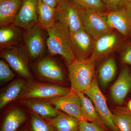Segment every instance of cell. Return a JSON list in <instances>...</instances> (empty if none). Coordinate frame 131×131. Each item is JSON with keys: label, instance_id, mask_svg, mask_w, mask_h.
Here are the masks:
<instances>
[{"label": "cell", "instance_id": "cell-1", "mask_svg": "<svg viewBox=\"0 0 131 131\" xmlns=\"http://www.w3.org/2000/svg\"><path fill=\"white\" fill-rule=\"evenodd\" d=\"M46 30L48 34L46 47L50 55L61 56L68 65L76 61L71 45L70 31L67 26L57 21Z\"/></svg>", "mask_w": 131, "mask_h": 131}, {"label": "cell", "instance_id": "cell-2", "mask_svg": "<svg viewBox=\"0 0 131 131\" xmlns=\"http://www.w3.org/2000/svg\"><path fill=\"white\" fill-rule=\"evenodd\" d=\"M95 60L90 57L68 65L71 92L84 93L91 86L95 75Z\"/></svg>", "mask_w": 131, "mask_h": 131}, {"label": "cell", "instance_id": "cell-3", "mask_svg": "<svg viewBox=\"0 0 131 131\" xmlns=\"http://www.w3.org/2000/svg\"><path fill=\"white\" fill-rule=\"evenodd\" d=\"M70 88L57 84H50L28 81L20 95V100H51L63 96L70 92Z\"/></svg>", "mask_w": 131, "mask_h": 131}, {"label": "cell", "instance_id": "cell-4", "mask_svg": "<svg viewBox=\"0 0 131 131\" xmlns=\"http://www.w3.org/2000/svg\"><path fill=\"white\" fill-rule=\"evenodd\" d=\"M78 7L83 29L94 40L112 32L108 26L106 13L97 9Z\"/></svg>", "mask_w": 131, "mask_h": 131}, {"label": "cell", "instance_id": "cell-5", "mask_svg": "<svg viewBox=\"0 0 131 131\" xmlns=\"http://www.w3.org/2000/svg\"><path fill=\"white\" fill-rule=\"evenodd\" d=\"M0 56L21 77L26 79L31 78L29 67L30 58L24 45L21 44L1 49Z\"/></svg>", "mask_w": 131, "mask_h": 131}, {"label": "cell", "instance_id": "cell-6", "mask_svg": "<svg viewBox=\"0 0 131 131\" xmlns=\"http://www.w3.org/2000/svg\"><path fill=\"white\" fill-rule=\"evenodd\" d=\"M83 93L92 101L105 125L112 131H118L114 122L113 113L108 107L105 97L100 89L96 75L94 76L91 86Z\"/></svg>", "mask_w": 131, "mask_h": 131}, {"label": "cell", "instance_id": "cell-7", "mask_svg": "<svg viewBox=\"0 0 131 131\" xmlns=\"http://www.w3.org/2000/svg\"><path fill=\"white\" fill-rule=\"evenodd\" d=\"M56 8L57 21L67 26L71 32L83 29L78 7L70 0H60Z\"/></svg>", "mask_w": 131, "mask_h": 131}, {"label": "cell", "instance_id": "cell-8", "mask_svg": "<svg viewBox=\"0 0 131 131\" xmlns=\"http://www.w3.org/2000/svg\"><path fill=\"white\" fill-rule=\"evenodd\" d=\"M42 28L38 23L32 28L24 31L23 42L30 59L36 60L41 57L46 51Z\"/></svg>", "mask_w": 131, "mask_h": 131}, {"label": "cell", "instance_id": "cell-9", "mask_svg": "<svg viewBox=\"0 0 131 131\" xmlns=\"http://www.w3.org/2000/svg\"><path fill=\"white\" fill-rule=\"evenodd\" d=\"M35 69L37 74L42 80L57 84L64 82L62 69L51 57H45L41 59L35 66Z\"/></svg>", "mask_w": 131, "mask_h": 131}, {"label": "cell", "instance_id": "cell-10", "mask_svg": "<svg viewBox=\"0 0 131 131\" xmlns=\"http://www.w3.org/2000/svg\"><path fill=\"white\" fill-rule=\"evenodd\" d=\"M71 45L76 60L89 58L93 51L95 40L84 29L70 32Z\"/></svg>", "mask_w": 131, "mask_h": 131}, {"label": "cell", "instance_id": "cell-11", "mask_svg": "<svg viewBox=\"0 0 131 131\" xmlns=\"http://www.w3.org/2000/svg\"><path fill=\"white\" fill-rule=\"evenodd\" d=\"M39 0H22V3L13 24L28 30L38 23V4Z\"/></svg>", "mask_w": 131, "mask_h": 131}, {"label": "cell", "instance_id": "cell-12", "mask_svg": "<svg viewBox=\"0 0 131 131\" xmlns=\"http://www.w3.org/2000/svg\"><path fill=\"white\" fill-rule=\"evenodd\" d=\"M46 101L59 111L76 117L81 121H84L82 115L81 100L76 93L70 91L63 96Z\"/></svg>", "mask_w": 131, "mask_h": 131}, {"label": "cell", "instance_id": "cell-13", "mask_svg": "<svg viewBox=\"0 0 131 131\" xmlns=\"http://www.w3.org/2000/svg\"><path fill=\"white\" fill-rule=\"evenodd\" d=\"M108 26L117 30L124 36H128L131 30V13L126 8L106 13Z\"/></svg>", "mask_w": 131, "mask_h": 131}, {"label": "cell", "instance_id": "cell-14", "mask_svg": "<svg viewBox=\"0 0 131 131\" xmlns=\"http://www.w3.org/2000/svg\"><path fill=\"white\" fill-rule=\"evenodd\" d=\"M131 89V72L129 68L125 67L111 87L110 93L113 100L118 105H122Z\"/></svg>", "mask_w": 131, "mask_h": 131}, {"label": "cell", "instance_id": "cell-15", "mask_svg": "<svg viewBox=\"0 0 131 131\" xmlns=\"http://www.w3.org/2000/svg\"><path fill=\"white\" fill-rule=\"evenodd\" d=\"M118 43V36L113 32L101 36L95 40L93 51L90 57L97 61L112 51Z\"/></svg>", "mask_w": 131, "mask_h": 131}, {"label": "cell", "instance_id": "cell-16", "mask_svg": "<svg viewBox=\"0 0 131 131\" xmlns=\"http://www.w3.org/2000/svg\"><path fill=\"white\" fill-rule=\"evenodd\" d=\"M19 102L45 119L57 117L61 112L44 100L27 99L20 100Z\"/></svg>", "mask_w": 131, "mask_h": 131}, {"label": "cell", "instance_id": "cell-17", "mask_svg": "<svg viewBox=\"0 0 131 131\" xmlns=\"http://www.w3.org/2000/svg\"><path fill=\"white\" fill-rule=\"evenodd\" d=\"M24 32L18 27L12 24L0 28L1 50L21 45Z\"/></svg>", "mask_w": 131, "mask_h": 131}, {"label": "cell", "instance_id": "cell-18", "mask_svg": "<svg viewBox=\"0 0 131 131\" xmlns=\"http://www.w3.org/2000/svg\"><path fill=\"white\" fill-rule=\"evenodd\" d=\"M22 0H2L0 1V26L13 24Z\"/></svg>", "mask_w": 131, "mask_h": 131}, {"label": "cell", "instance_id": "cell-19", "mask_svg": "<svg viewBox=\"0 0 131 131\" xmlns=\"http://www.w3.org/2000/svg\"><path fill=\"white\" fill-rule=\"evenodd\" d=\"M45 120L56 131H79V124L81 122L77 118L62 112L57 117Z\"/></svg>", "mask_w": 131, "mask_h": 131}, {"label": "cell", "instance_id": "cell-20", "mask_svg": "<svg viewBox=\"0 0 131 131\" xmlns=\"http://www.w3.org/2000/svg\"><path fill=\"white\" fill-rule=\"evenodd\" d=\"M26 83L22 80H17L4 88L0 94V109H3L10 102L20 96Z\"/></svg>", "mask_w": 131, "mask_h": 131}, {"label": "cell", "instance_id": "cell-21", "mask_svg": "<svg viewBox=\"0 0 131 131\" xmlns=\"http://www.w3.org/2000/svg\"><path fill=\"white\" fill-rule=\"evenodd\" d=\"M38 23L42 29L47 30L53 27L57 22L56 8L47 5L42 0L38 4Z\"/></svg>", "mask_w": 131, "mask_h": 131}, {"label": "cell", "instance_id": "cell-22", "mask_svg": "<svg viewBox=\"0 0 131 131\" xmlns=\"http://www.w3.org/2000/svg\"><path fill=\"white\" fill-rule=\"evenodd\" d=\"M81 100V112L84 121L97 123L102 127L104 128L105 125L101 119L93 103L89 98L85 96L83 93H77Z\"/></svg>", "mask_w": 131, "mask_h": 131}, {"label": "cell", "instance_id": "cell-23", "mask_svg": "<svg viewBox=\"0 0 131 131\" xmlns=\"http://www.w3.org/2000/svg\"><path fill=\"white\" fill-rule=\"evenodd\" d=\"M26 119L25 114L21 109L14 108L6 115L1 131H16Z\"/></svg>", "mask_w": 131, "mask_h": 131}, {"label": "cell", "instance_id": "cell-24", "mask_svg": "<svg viewBox=\"0 0 131 131\" xmlns=\"http://www.w3.org/2000/svg\"><path fill=\"white\" fill-rule=\"evenodd\" d=\"M117 66L114 58H111L105 61L99 69L98 78L101 86H106L114 78L117 73Z\"/></svg>", "mask_w": 131, "mask_h": 131}, {"label": "cell", "instance_id": "cell-25", "mask_svg": "<svg viewBox=\"0 0 131 131\" xmlns=\"http://www.w3.org/2000/svg\"><path fill=\"white\" fill-rule=\"evenodd\" d=\"M115 125L118 131H131V112L123 107L117 108L113 114Z\"/></svg>", "mask_w": 131, "mask_h": 131}, {"label": "cell", "instance_id": "cell-26", "mask_svg": "<svg viewBox=\"0 0 131 131\" xmlns=\"http://www.w3.org/2000/svg\"><path fill=\"white\" fill-rule=\"evenodd\" d=\"M30 129L31 131H54L50 123L34 113L32 115Z\"/></svg>", "mask_w": 131, "mask_h": 131}, {"label": "cell", "instance_id": "cell-27", "mask_svg": "<svg viewBox=\"0 0 131 131\" xmlns=\"http://www.w3.org/2000/svg\"><path fill=\"white\" fill-rule=\"evenodd\" d=\"M79 7L92 8L101 12H108L102 0H70Z\"/></svg>", "mask_w": 131, "mask_h": 131}, {"label": "cell", "instance_id": "cell-28", "mask_svg": "<svg viewBox=\"0 0 131 131\" xmlns=\"http://www.w3.org/2000/svg\"><path fill=\"white\" fill-rule=\"evenodd\" d=\"M10 66L3 59L0 60V82H6L12 80L15 77L14 74L10 69Z\"/></svg>", "mask_w": 131, "mask_h": 131}, {"label": "cell", "instance_id": "cell-29", "mask_svg": "<svg viewBox=\"0 0 131 131\" xmlns=\"http://www.w3.org/2000/svg\"><path fill=\"white\" fill-rule=\"evenodd\" d=\"M108 12H113L125 6V0H102Z\"/></svg>", "mask_w": 131, "mask_h": 131}, {"label": "cell", "instance_id": "cell-30", "mask_svg": "<svg viewBox=\"0 0 131 131\" xmlns=\"http://www.w3.org/2000/svg\"><path fill=\"white\" fill-rule=\"evenodd\" d=\"M101 127L97 123L87 121H81L79 124L80 131H103Z\"/></svg>", "mask_w": 131, "mask_h": 131}, {"label": "cell", "instance_id": "cell-31", "mask_svg": "<svg viewBox=\"0 0 131 131\" xmlns=\"http://www.w3.org/2000/svg\"><path fill=\"white\" fill-rule=\"evenodd\" d=\"M122 61L124 63L131 66V44L128 45L124 50L122 54Z\"/></svg>", "mask_w": 131, "mask_h": 131}, {"label": "cell", "instance_id": "cell-32", "mask_svg": "<svg viewBox=\"0 0 131 131\" xmlns=\"http://www.w3.org/2000/svg\"><path fill=\"white\" fill-rule=\"evenodd\" d=\"M42 1L51 7L56 8L60 0H42Z\"/></svg>", "mask_w": 131, "mask_h": 131}, {"label": "cell", "instance_id": "cell-33", "mask_svg": "<svg viewBox=\"0 0 131 131\" xmlns=\"http://www.w3.org/2000/svg\"><path fill=\"white\" fill-rule=\"evenodd\" d=\"M125 7L131 13V0H125Z\"/></svg>", "mask_w": 131, "mask_h": 131}, {"label": "cell", "instance_id": "cell-34", "mask_svg": "<svg viewBox=\"0 0 131 131\" xmlns=\"http://www.w3.org/2000/svg\"><path fill=\"white\" fill-rule=\"evenodd\" d=\"M128 109L131 112V100L129 101L127 104Z\"/></svg>", "mask_w": 131, "mask_h": 131}, {"label": "cell", "instance_id": "cell-35", "mask_svg": "<svg viewBox=\"0 0 131 131\" xmlns=\"http://www.w3.org/2000/svg\"><path fill=\"white\" fill-rule=\"evenodd\" d=\"M28 131L26 130H23V131Z\"/></svg>", "mask_w": 131, "mask_h": 131}, {"label": "cell", "instance_id": "cell-36", "mask_svg": "<svg viewBox=\"0 0 131 131\" xmlns=\"http://www.w3.org/2000/svg\"><path fill=\"white\" fill-rule=\"evenodd\" d=\"M2 1V0H0V1Z\"/></svg>", "mask_w": 131, "mask_h": 131}, {"label": "cell", "instance_id": "cell-37", "mask_svg": "<svg viewBox=\"0 0 131 131\" xmlns=\"http://www.w3.org/2000/svg\"></svg>", "mask_w": 131, "mask_h": 131}]
</instances>
